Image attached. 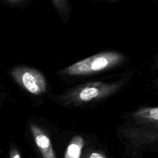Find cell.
Masks as SVG:
<instances>
[{
	"instance_id": "3",
	"label": "cell",
	"mask_w": 158,
	"mask_h": 158,
	"mask_svg": "<svg viewBox=\"0 0 158 158\" xmlns=\"http://www.w3.org/2000/svg\"><path fill=\"white\" fill-rule=\"evenodd\" d=\"M31 130L35 141L43 158H56L51 140L38 127L32 125Z\"/></svg>"
},
{
	"instance_id": "1",
	"label": "cell",
	"mask_w": 158,
	"mask_h": 158,
	"mask_svg": "<svg viewBox=\"0 0 158 158\" xmlns=\"http://www.w3.org/2000/svg\"><path fill=\"white\" fill-rule=\"evenodd\" d=\"M125 59L124 55L116 51H106L82 59L67 67L63 73L72 75H87L114 67Z\"/></svg>"
},
{
	"instance_id": "5",
	"label": "cell",
	"mask_w": 158,
	"mask_h": 158,
	"mask_svg": "<svg viewBox=\"0 0 158 158\" xmlns=\"http://www.w3.org/2000/svg\"><path fill=\"white\" fill-rule=\"evenodd\" d=\"M84 144V139L81 136H74L67 148L64 158H80Z\"/></svg>"
},
{
	"instance_id": "9",
	"label": "cell",
	"mask_w": 158,
	"mask_h": 158,
	"mask_svg": "<svg viewBox=\"0 0 158 158\" xmlns=\"http://www.w3.org/2000/svg\"><path fill=\"white\" fill-rule=\"evenodd\" d=\"M89 158H106L105 156H104L102 154L98 153V152H93L90 156Z\"/></svg>"
},
{
	"instance_id": "6",
	"label": "cell",
	"mask_w": 158,
	"mask_h": 158,
	"mask_svg": "<svg viewBox=\"0 0 158 158\" xmlns=\"http://www.w3.org/2000/svg\"><path fill=\"white\" fill-rule=\"evenodd\" d=\"M99 93L100 91L98 88L95 86H86L80 91L78 98L83 101H89L98 97Z\"/></svg>"
},
{
	"instance_id": "11",
	"label": "cell",
	"mask_w": 158,
	"mask_h": 158,
	"mask_svg": "<svg viewBox=\"0 0 158 158\" xmlns=\"http://www.w3.org/2000/svg\"><path fill=\"white\" fill-rule=\"evenodd\" d=\"M11 158H21V157H20V156L18 153H15L14 155H12Z\"/></svg>"
},
{
	"instance_id": "4",
	"label": "cell",
	"mask_w": 158,
	"mask_h": 158,
	"mask_svg": "<svg viewBox=\"0 0 158 158\" xmlns=\"http://www.w3.org/2000/svg\"><path fill=\"white\" fill-rule=\"evenodd\" d=\"M54 10L64 23L69 22L72 15V6L69 0H50Z\"/></svg>"
},
{
	"instance_id": "10",
	"label": "cell",
	"mask_w": 158,
	"mask_h": 158,
	"mask_svg": "<svg viewBox=\"0 0 158 158\" xmlns=\"http://www.w3.org/2000/svg\"><path fill=\"white\" fill-rule=\"evenodd\" d=\"M93 1H96V2H110V3H114V2H117L118 1H119L120 0H92Z\"/></svg>"
},
{
	"instance_id": "2",
	"label": "cell",
	"mask_w": 158,
	"mask_h": 158,
	"mask_svg": "<svg viewBox=\"0 0 158 158\" xmlns=\"http://www.w3.org/2000/svg\"><path fill=\"white\" fill-rule=\"evenodd\" d=\"M11 75L17 83L33 94H40L46 91L44 76L35 69L22 65L16 66L12 70Z\"/></svg>"
},
{
	"instance_id": "8",
	"label": "cell",
	"mask_w": 158,
	"mask_h": 158,
	"mask_svg": "<svg viewBox=\"0 0 158 158\" xmlns=\"http://www.w3.org/2000/svg\"><path fill=\"white\" fill-rule=\"evenodd\" d=\"M148 117L154 120H158V107L152 108L150 109L149 110V116Z\"/></svg>"
},
{
	"instance_id": "7",
	"label": "cell",
	"mask_w": 158,
	"mask_h": 158,
	"mask_svg": "<svg viewBox=\"0 0 158 158\" xmlns=\"http://www.w3.org/2000/svg\"><path fill=\"white\" fill-rule=\"evenodd\" d=\"M0 1L4 6L24 10L31 6L33 0H0Z\"/></svg>"
}]
</instances>
